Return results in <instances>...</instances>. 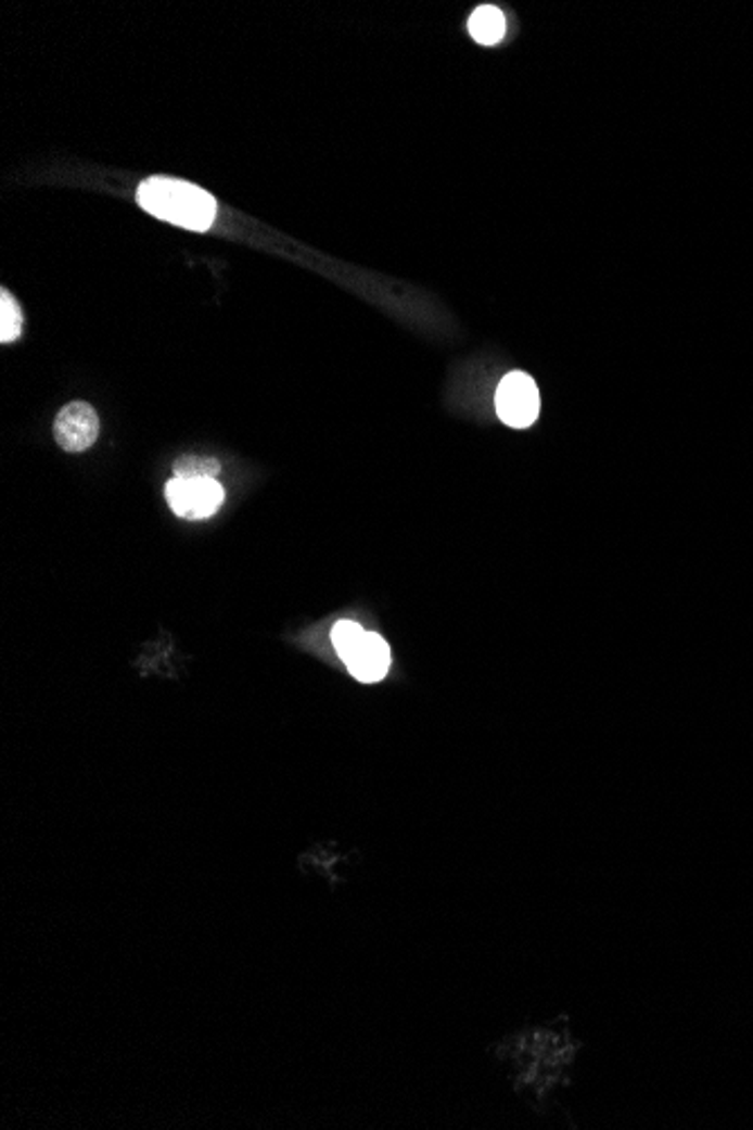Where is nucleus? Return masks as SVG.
Segmentation results:
<instances>
[{
	"label": "nucleus",
	"mask_w": 753,
	"mask_h": 1130,
	"mask_svg": "<svg viewBox=\"0 0 753 1130\" xmlns=\"http://www.w3.org/2000/svg\"><path fill=\"white\" fill-rule=\"evenodd\" d=\"M136 199L142 211L196 233H204L217 219L215 196L181 179L152 177L138 186Z\"/></svg>",
	"instance_id": "nucleus-1"
},
{
	"label": "nucleus",
	"mask_w": 753,
	"mask_h": 1130,
	"mask_svg": "<svg viewBox=\"0 0 753 1130\" xmlns=\"http://www.w3.org/2000/svg\"><path fill=\"white\" fill-rule=\"evenodd\" d=\"M332 646L343 659L347 673L357 682H382L393 663V652L386 639L376 632L363 630L357 621H339L332 627Z\"/></svg>",
	"instance_id": "nucleus-2"
},
{
	"label": "nucleus",
	"mask_w": 753,
	"mask_h": 1130,
	"mask_svg": "<svg viewBox=\"0 0 753 1130\" xmlns=\"http://www.w3.org/2000/svg\"><path fill=\"white\" fill-rule=\"evenodd\" d=\"M539 389L528 372H508L497 389V414L512 429H526L539 418Z\"/></svg>",
	"instance_id": "nucleus-3"
},
{
	"label": "nucleus",
	"mask_w": 753,
	"mask_h": 1130,
	"mask_svg": "<svg viewBox=\"0 0 753 1130\" xmlns=\"http://www.w3.org/2000/svg\"><path fill=\"white\" fill-rule=\"evenodd\" d=\"M169 508L183 519H206L224 504V487L217 479H177L165 485Z\"/></svg>",
	"instance_id": "nucleus-4"
},
{
	"label": "nucleus",
	"mask_w": 753,
	"mask_h": 1130,
	"mask_svg": "<svg viewBox=\"0 0 753 1130\" xmlns=\"http://www.w3.org/2000/svg\"><path fill=\"white\" fill-rule=\"evenodd\" d=\"M52 433L62 449L79 454L95 445L100 436V418L89 402H71L56 414Z\"/></svg>",
	"instance_id": "nucleus-5"
},
{
	"label": "nucleus",
	"mask_w": 753,
	"mask_h": 1130,
	"mask_svg": "<svg viewBox=\"0 0 753 1130\" xmlns=\"http://www.w3.org/2000/svg\"><path fill=\"white\" fill-rule=\"evenodd\" d=\"M470 35L481 46H495L506 37V16L495 5H481L470 16Z\"/></svg>",
	"instance_id": "nucleus-6"
},
{
	"label": "nucleus",
	"mask_w": 753,
	"mask_h": 1130,
	"mask_svg": "<svg viewBox=\"0 0 753 1130\" xmlns=\"http://www.w3.org/2000/svg\"><path fill=\"white\" fill-rule=\"evenodd\" d=\"M23 330V312L16 299L3 289L0 292V341L10 343L21 337Z\"/></svg>",
	"instance_id": "nucleus-7"
},
{
	"label": "nucleus",
	"mask_w": 753,
	"mask_h": 1130,
	"mask_svg": "<svg viewBox=\"0 0 753 1130\" xmlns=\"http://www.w3.org/2000/svg\"><path fill=\"white\" fill-rule=\"evenodd\" d=\"M219 470V462L208 456H183L174 462L177 479H215Z\"/></svg>",
	"instance_id": "nucleus-8"
}]
</instances>
